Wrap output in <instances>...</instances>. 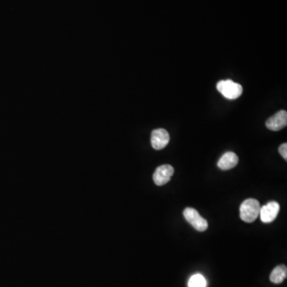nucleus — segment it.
Instances as JSON below:
<instances>
[{
	"label": "nucleus",
	"mask_w": 287,
	"mask_h": 287,
	"mask_svg": "<svg viewBox=\"0 0 287 287\" xmlns=\"http://www.w3.org/2000/svg\"><path fill=\"white\" fill-rule=\"evenodd\" d=\"M260 204L255 199H247L241 204L239 212L242 221L252 223L260 215Z\"/></svg>",
	"instance_id": "obj_1"
},
{
	"label": "nucleus",
	"mask_w": 287,
	"mask_h": 287,
	"mask_svg": "<svg viewBox=\"0 0 287 287\" xmlns=\"http://www.w3.org/2000/svg\"><path fill=\"white\" fill-rule=\"evenodd\" d=\"M217 89L220 94L230 100H235L240 97L242 87L240 84L234 82L232 80H223L217 84Z\"/></svg>",
	"instance_id": "obj_2"
},
{
	"label": "nucleus",
	"mask_w": 287,
	"mask_h": 287,
	"mask_svg": "<svg viewBox=\"0 0 287 287\" xmlns=\"http://www.w3.org/2000/svg\"><path fill=\"white\" fill-rule=\"evenodd\" d=\"M183 215L186 220L198 232H204L209 228V223L204 219L198 210L191 208H187L183 210Z\"/></svg>",
	"instance_id": "obj_3"
},
{
	"label": "nucleus",
	"mask_w": 287,
	"mask_h": 287,
	"mask_svg": "<svg viewBox=\"0 0 287 287\" xmlns=\"http://www.w3.org/2000/svg\"><path fill=\"white\" fill-rule=\"evenodd\" d=\"M174 174V168L170 164L160 165L156 169L153 174V181L157 186H163L170 181Z\"/></svg>",
	"instance_id": "obj_4"
},
{
	"label": "nucleus",
	"mask_w": 287,
	"mask_h": 287,
	"mask_svg": "<svg viewBox=\"0 0 287 287\" xmlns=\"http://www.w3.org/2000/svg\"><path fill=\"white\" fill-rule=\"evenodd\" d=\"M280 210L279 203L271 201L260 209V219L264 223H272L276 219Z\"/></svg>",
	"instance_id": "obj_5"
},
{
	"label": "nucleus",
	"mask_w": 287,
	"mask_h": 287,
	"mask_svg": "<svg viewBox=\"0 0 287 287\" xmlns=\"http://www.w3.org/2000/svg\"><path fill=\"white\" fill-rule=\"evenodd\" d=\"M170 136L167 130L164 129H157L153 130L151 136V144L153 149L161 150L168 145Z\"/></svg>",
	"instance_id": "obj_6"
},
{
	"label": "nucleus",
	"mask_w": 287,
	"mask_h": 287,
	"mask_svg": "<svg viewBox=\"0 0 287 287\" xmlns=\"http://www.w3.org/2000/svg\"><path fill=\"white\" fill-rule=\"evenodd\" d=\"M287 125V113L286 110H281L270 117L266 121V126L268 130L279 131Z\"/></svg>",
	"instance_id": "obj_7"
},
{
	"label": "nucleus",
	"mask_w": 287,
	"mask_h": 287,
	"mask_svg": "<svg viewBox=\"0 0 287 287\" xmlns=\"http://www.w3.org/2000/svg\"><path fill=\"white\" fill-rule=\"evenodd\" d=\"M238 156L232 152H228V153H224L222 156V157L219 159L218 167L221 170H230V169L235 168L238 164Z\"/></svg>",
	"instance_id": "obj_8"
},
{
	"label": "nucleus",
	"mask_w": 287,
	"mask_h": 287,
	"mask_svg": "<svg viewBox=\"0 0 287 287\" xmlns=\"http://www.w3.org/2000/svg\"><path fill=\"white\" fill-rule=\"evenodd\" d=\"M287 268L285 265H279L272 270L270 275V280L275 284H280L287 279Z\"/></svg>",
	"instance_id": "obj_9"
},
{
	"label": "nucleus",
	"mask_w": 287,
	"mask_h": 287,
	"mask_svg": "<svg viewBox=\"0 0 287 287\" xmlns=\"http://www.w3.org/2000/svg\"><path fill=\"white\" fill-rule=\"evenodd\" d=\"M187 285L188 287H206L207 281L202 274H194L190 278Z\"/></svg>",
	"instance_id": "obj_10"
},
{
	"label": "nucleus",
	"mask_w": 287,
	"mask_h": 287,
	"mask_svg": "<svg viewBox=\"0 0 287 287\" xmlns=\"http://www.w3.org/2000/svg\"><path fill=\"white\" fill-rule=\"evenodd\" d=\"M279 153H280L281 156L283 157V159H285V160H287V143H284L283 145H281L279 147Z\"/></svg>",
	"instance_id": "obj_11"
}]
</instances>
